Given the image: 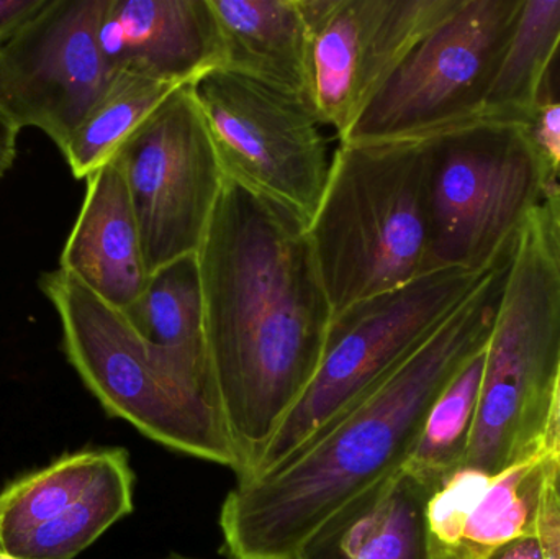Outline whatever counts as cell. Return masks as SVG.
Instances as JSON below:
<instances>
[{"label":"cell","instance_id":"1","mask_svg":"<svg viewBox=\"0 0 560 559\" xmlns=\"http://www.w3.org/2000/svg\"><path fill=\"white\" fill-rule=\"evenodd\" d=\"M197 261L210 373L242 479L315 377L331 302L308 225L229 177Z\"/></svg>","mask_w":560,"mask_h":559},{"label":"cell","instance_id":"2","mask_svg":"<svg viewBox=\"0 0 560 559\" xmlns=\"http://www.w3.org/2000/svg\"><path fill=\"white\" fill-rule=\"evenodd\" d=\"M513 245L377 389L282 468L236 481L220 511L226 558L295 559L336 512L405 468L434 400L487 347Z\"/></svg>","mask_w":560,"mask_h":559},{"label":"cell","instance_id":"3","mask_svg":"<svg viewBox=\"0 0 560 559\" xmlns=\"http://www.w3.org/2000/svg\"><path fill=\"white\" fill-rule=\"evenodd\" d=\"M39 291L61 322L69 363L108 416L174 452L238 473L209 368L144 340L124 311L58 268Z\"/></svg>","mask_w":560,"mask_h":559},{"label":"cell","instance_id":"4","mask_svg":"<svg viewBox=\"0 0 560 559\" xmlns=\"http://www.w3.org/2000/svg\"><path fill=\"white\" fill-rule=\"evenodd\" d=\"M440 137L339 143L308 223L332 315L434 271L428 179Z\"/></svg>","mask_w":560,"mask_h":559},{"label":"cell","instance_id":"5","mask_svg":"<svg viewBox=\"0 0 560 559\" xmlns=\"http://www.w3.org/2000/svg\"><path fill=\"white\" fill-rule=\"evenodd\" d=\"M559 364L560 187H551L516 233L463 466L497 475L539 450Z\"/></svg>","mask_w":560,"mask_h":559},{"label":"cell","instance_id":"6","mask_svg":"<svg viewBox=\"0 0 560 559\" xmlns=\"http://www.w3.org/2000/svg\"><path fill=\"white\" fill-rule=\"evenodd\" d=\"M492 265L434 269L332 315L308 389L280 423L255 468L236 481L269 475L312 445L388 380L469 298Z\"/></svg>","mask_w":560,"mask_h":559},{"label":"cell","instance_id":"7","mask_svg":"<svg viewBox=\"0 0 560 559\" xmlns=\"http://www.w3.org/2000/svg\"><path fill=\"white\" fill-rule=\"evenodd\" d=\"M528 127L483 121L436 138L428 179L433 269L492 265L548 193Z\"/></svg>","mask_w":560,"mask_h":559},{"label":"cell","instance_id":"8","mask_svg":"<svg viewBox=\"0 0 560 559\" xmlns=\"http://www.w3.org/2000/svg\"><path fill=\"white\" fill-rule=\"evenodd\" d=\"M523 0H463L410 53L339 143L420 140L483 121L532 120L483 107Z\"/></svg>","mask_w":560,"mask_h":559},{"label":"cell","instance_id":"9","mask_svg":"<svg viewBox=\"0 0 560 559\" xmlns=\"http://www.w3.org/2000/svg\"><path fill=\"white\" fill-rule=\"evenodd\" d=\"M223 173L308 225L331 160L312 108L245 75L212 69L189 84Z\"/></svg>","mask_w":560,"mask_h":559},{"label":"cell","instance_id":"10","mask_svg":"<svg viewBox=\"0 0 560 559\" xmlns=\"http://www.w3.org/2000/svg\"><path fill=\"white\" fill-rule=\"evenodd\" d=\"M151 272L199 249L225 173L189 85L174 91L114 158Z\"/></svg>","mask_w":560,"mask_h":559},{"label":"cell","instance_id":"11","mask_svg":"<svg viewBox=\"0 0 560 559\" xmlns=\"http://www.w3.org/2000/svg\"><path fill=\"white\" fill-rule=\"evenodd\" d=\"M463 0H300L310 107L339 141L410 53Z\"/></svg>","mask_w":560,"mask_h":559},{"label":"cell","instance_id":"12","mask_svg":"<svg viewBox=\"0 0 560 559\" xmlns=\"http://www.w3.org/2000/svg\"><path fill=\"white\" fill-rule=\"evenodd\" d=\"M107 0H46L0 45V107L65 150L110 84L98 43Z\"/></svg>","mask_w":560,"mask_h":559},{"label":"cell","instance_id":"13","mask_svg":"<svg viewBox=\"0 0 560 559\" xmlns=\"http://www.w3.org/2000/svg\"><path fill=\"white\" fill-rule=\"evenodd\" d=\"M98 43L112 74L128 69L189 85L220 68L209 0H107Z\"/></svg>","mask_w":560,"mask_h":559},{"label":"cell","instance_id":"14","mask_svg":"<svg viewBox=\"0 0 560 559\" xmlns=\"http://www.w3.org/2000/svg\"><path fill=\"white\" fill-rule=\"evenodd\" d=\"M59 268L120 311L143 292L150 269L117 160L88 177L84 202L59 256Z\"/></svg>","mask_w":560,"mask_h":559},{"label":"cell","instance_id":"15","mask_svg":"<svg viewBox=\"0 0 560 559\" xmlns=\"http://www.w3.org/2000/svg\"><path fill=\"white\" fill-rule=\"evenodd\" d=\"M433 491L401 469L336 512L295 559H431L427 504Z\"/></svg>","mask_w":560,"mask_h":559},{"label":"cell","instance_id":"16","mask_svg":"<svg viewBox=\"0 0 560 559\" xmlns=\"http://www.w3.org/2000/svg\"><path fill=\"white\" fill-rule=\"evenodd\" d=\"M209 5L219 33V69L310 107L308 32L300 0H209Z\"/></svg>","mask_w":560,"mask_h":559},{"label":"cell","instance_id":"17","mask_svg":"<svg viewBox=\"0 0 560 559\" xmlns=\"http://www.w3.org/2000/svg\"><path fill=\"white\" fill-rule=\"evenodd\" d=\"M115 449H88L65 455L9 482L0 491V555L33 532L58 522L97 481Z\"/></svg>","mask_w":560,"mask_h":559},{"label":"cell","instance_id":"18","mask_svg":"<svg viewBox=\"0 0 560 559\" xmlns=\"http://www.w3.org/2000/svg\"><path fill=\"white\" fill-rule=\"evenodd\" d=\"M124 314L144 340L210 370L197 253L151 272L143 292Z\"/></svg>","mask_w":560,"mask_h":559},{"label":"cell","instance_id":"19","mask_svg":"<svg viewBox=\"0 0 560 559\" xmlns=\"http://www.w3.org/2000/svg\"><path fill=\"white\" fill-rule=\"evenodd\" d=\"M183 85L137 71H118L107 91L61 151L75 179L110 163L135 131Z\"/></svg>","mask_w":560,"mask_h":559},{"label":"cell","instance_id":"20","mask_svg":"<svg viewBox=\"0 0 560 559\" xmlns=\"http://www.w3.org/2000/svg\"><path fill=\"white\" fill-rule=\"evenodd\" d=\"M560 46V0H523L483 107L532 120Z\"/></svg>","mask_w":560,"mask_h":559},{"label":"cell","instance_id":"21","mask_svg":"<svg viewBox=\"0 0 560 559\" xmlns=\"http://www.w3.org/2000/svg\"><path fill=\"white\" fill-rule=\"evenodd\" d=\"M551 465L539 449L493 475L470 512L459 551L451 559H489L510 541L535 535L542 486Z\"/></svg>","mask_w":560,"mask_h":559},{"label":"cell","instance_id":"22","mask_svg":"<svg viewBox=\"0 0 560 559\" xmlns=\"http://www.w3.org/2000/svg\"><path fill=\"white\" fill-rule=\"evenodd\" d=\"M483 354L472 358L428 410L405 471L434 489L460 468L469 449L482 389Z\"/></svg>","mask_w":560,"mask_h":559},{"label":"cell","instance_id":"23","mask_svg":"<svg viewBox=\"0 0 560 559\" xmlns=\"http://www.w3.org/2000/svg\"><path fill=\"white\" fill-rule=\"evenodd\" d=\"M492 476L482 469L460 466L434 489L427 504L431 558L456 557L470 512L492 481Z\"/></svg>","mask_w":560,"mask_h":559},{"label":"cell","instance_id":"24","mask_svg":"<svg viewBox=\"0 0 560 559\" xmlns=\"http://www.w3.org/2000/svg\"><path fill=\"white\" fill-rule=\"evenodd\" d=\"M529 138L545 164L551 186L560 184V104L536 108L528 127Z\"/></svg>","mask_w":560,"mask_h":559},{"label":"cell","instance_id":"25","mask_svg":"<svg viewBox=\"0 0 560 559\" xmlns=\"http://www.w3.org/2000/svg\"><path fill=\"white\" fill-rule=\"evenodd\" d=\"M535 537L538 538L542 558L560 559V482L556 463H552L542 486Z\"/></svg>","mask_w":560,"mask_h":559},{"label":"cell","instance_id":"26","mask_svg":"<svg viewBox=\"0 0 560 559\" xmlns=\"http://www.w3.org/2000/svg\"><path fill=\"white\" fill-rule=\"evenodd\" d=\"M45 2L46 0H0V45L33 13L38 12Z\"/></svg>","mask_w":560,"mask_h":559},{"label":"cell","instance_id":"27","mask_svg":"<svg viewBox=\"0 0 560 559\" xmlns=\"http://www.w3.org/2000/svg\"><path fill=\"white\" fill-rule=\"evenodd\" d=\"M22 128L0 107V180L12 170L16 158V141Z\"/></svg>","mask_w":560,"mask_h":559},{"label":"cell","instance_id":"28","mask_svg":"<svg viewBox=\"0 0 560 559\" xmlns=\"http://www.w3.org/2000/svg\"><path fill=\"white\" fill-rule=\"evenodd\" d=\"M489 559H545L541 548H539L538 538L535 535L518 538L510 541L505 547L499 548L495 554L490 555Z\"/></svg>","mask_w":560,"mask_h":559},{"label":"cell","instance_id":"29","mask_svg":"<svg viewBox=\"0 0 560 559\" xmlns=\"http://www.w3.org/2000/svg\"><path fill=\"white\" fill-rule=\"evenodd\" d=\"M542 104H560V46L542 89Z\"/></svg>","mask_w":560,"mask_h":559},{"label":"cell","instance_id":"30","mask_svg":"<svg viewBox=\"0 0 560 559\" xmlns=\"http://www.w3.org/2000/svg\"><path fill=\"white\" fill-rule=\"evenodd\" d=\"M0 559H10V558H7V557H3V555H0ZM163 559H194V558L180 557V555H171V557L163 558Z\"/></svg>","mask_w":560,"mask_h":559},{"label":"cell","instance_id":"31","mask_svg":"<svg viewBox=\"0 0 560 559\" xmlns=\"http://www.w3.org/2000/svg\"><path fill=\"white\" fill-rule=\"evenodd\" d=\"M558 469H559V482H560V465L558 466Z\"/></svg>","mask_w":560,"mask_h":559},{"label":"cell","instance_id":"32","mask_svg":"<svg viewBox=\"0 0 560 559\" xmlns=\"http://www.w3.org/2000/svg\"><path fill=\"white\" fill-rule=\"evenodd\" d=\"M431 559H451V558H431Z\"/></svg>","mask_w":560,"mask_h":559}]
</instances>
